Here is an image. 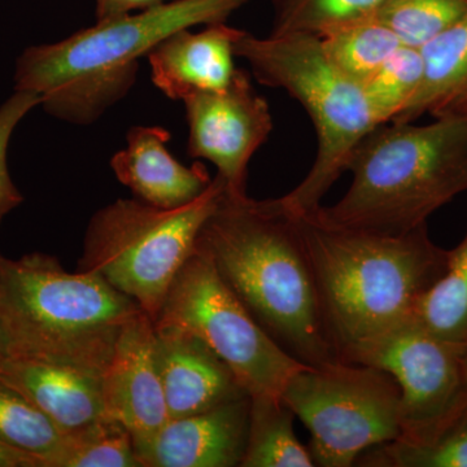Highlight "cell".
<instances>
[{"label": "cell", "instance_id": "83f0119b", "mask_svg": "<svg viewBox=\"0 0 467 467\" xmlns=\"http://www.w3.org/2000/svg\"><path fill=\"white\" fill-rule=\"evenodd\" d=\"M41 104L39 97L32 91H15L0 106V209L14 211L24 202L8 169V147L12 135L24 117Z\"/></svg>", "mask_w": 467, "mask_h": 467}, {"label": "cell", "instance_id": "8992f818", "mask_svg": "<svg viewBox=\"0 0 467 467\" xmlns=\"http://www.w3.org/2000/svg\"><path fill=\"white\" fill-rule=\"evenodd\" d=\"M234 54L250 64L260 84L284 88L299 101L315 125L318 150L309 173L276 199L294 216L313 213L348 171L350 156L362 138L378 126L364 90L334 67L318 36L270 34L257 38L245 32L234 46Z\"/></svg>", "mask_w": 467, "mask_h": 467}, {"label": "cell", "instance_id": "603a6c76", "mask_svg": "<svg viewBox=\"0 0 467 467\" xmlns=\"http://www.w3.org/2000/svg\"><path fill=\"white\" fill-rule=\"evenodd\" d=\"M66 434L23 393L0 380V441L51 467Z\"/></svg>", "mask_w": 467, "mask_h": 467}, {"label": "cell", "instance_id": "9c48e42d", "mask_svg": "<svg viewBox=\"0 0 467 467\" xmlns=\"http://www.w3.org/2000/svg\"><path fill=\"white\" fill-rule=\"evenodd\" d=\"M282 399L308 429L315 466H355L364 451L401 435L400 387L378 368L337 362L301 368Z\"/></svg>", "mask_w": 467, "mask_h": 467}, {"label": "cell", "instance_id": "4fadbf2b", "mask_svg": "<svg viewBox=\"0 0 467 467\" xmlns=\"http://www.w3.org/2000/svg\"><path fill=\"white\" fill-rule=\"evenodd\" d=\"M251 398L169 420L152 441L135 448L140 467L241 466Z\"/></svg>", "mask_w": 467, "mask_h": 467}, {"label": "cell", "instance_id": "cb8c5ba5", "mask_svg": "<svg viewBox=\"0 0 467 467\" xmlns=\"http://www.w3.org/2000/svg\"><path fill=\"white\" fill-rule=\"evenodd\" d=\"M386 0H273L272 36L304 34L318 38L376 17Z\"/></svg>", "mask_w": 467, "mask_h": 467}, {"label": "cell", "instance_id": "9a60e30c", "mask_svg": "<svg viewBox=\"0 0 467 467\" xmlns=\"http://www.w3.org/2000/svg\"><path fill=\"white\" fill-rule=\"evenodd\" d=\"M244 33L226 23L212 24L199 33L177 30L147 57L153 85L171 100L223 90L236 72L234 46Z\"/></svg>", "mask_w": 467, "mask_h": 467}, {"label": "cell", "instance_id": "2e32d148", "mask_svg": "<svg viewBox=\"0 0 467 467\" xmlns=\"http://www.w3.org/2000/svg\"><path fill=\"white\" fill-rule=\"evenodd\" d=\"M171 135L160 126H134L126 135L128 146L110 160L117 180L138 201L152 207L174 209L195 201L212 180L202 162L184 167L168 150Z\"/></svg>", "mask_w": 467, "mask_h": 467}, {"label": "cell", "instance_id": "7a4b0ae2", "mask_svg": "<svg viewBox=\"0 0 467 467\" xmlns=\"http://www.w3.org/2000/svg\"><path fill=\"white\" fill-rule=\"evenodd\" d=\"M196 244L292 358L309 368L340 362L296 221L276 199L233 198L223 192Z\"/></svg>", "mask_w": 467, "mask_h": 467}, {"label": "cell", "instance_id": "ffe728a7", "mask_svg": "<svg viewBox=\"0 0 467 467\" xmlns=\"http://www.w3.org/2000/svg\"><path fill=\"white\" fill-rule=\"evenodd\" d=\"M413 319L441 339L467 346V229L448 251L444 275L418 300Z\"/></svg>", "mask_w": 467, "mask_h": 467}, {"label": "cell", "instance_id": "5bb4252c", "mask_svg": "<svg viewBox=\"0 0 467 467\" xmlns=\"http://www.w3.org/2000/svg\"><path fill=\"white\" fill-rule=\"evenodd\" d=\"M155 331L156 361L169 420L248 396L232 370L201 339L173 328Z\"/></svg>", "mask_w": 467, "mask_h": 467}, {"label": "cell", "instance_id": "4dcf8cb0", "mask_svg": "<svg viewBox=\"0 0 467 467\" xmlns=\"http://www.w3.org/2000/svg\"><path fill=\"white\" fill-rule=\"evenodd\" d=\"M467 116V94L451 109L447 117H463Z\"/></svg>", "mask_w": 467, "mask_h": 467}, {"label": "cell", "instance_id": "d6a6232c", "mask_svg": "<svg viewBox=\"0 0 467 467\" xmlns=\"http://www.w3.org/2000/svg\"><path fill=\"white\" fill-rule=\"evenodd\" d=\"M463 367H465V383H466V395H467V346L465 349V356H463Z\"/></svg>", "mask_w": 467, "mask_h": 467}, {"label": "cell", "instance_id": "f1b7e54d", "mask_svg": "<svg viewBox=\"0 0 467 467\" xmlns=\"http://www.w3.org/2000/svg\"><path fill=\"white\" fill-rule=\"evenodd\" d=\"M167 0H97V21L110 20V18L125 16L133 11L146 9L164 5Z\"/></svg>", "mask_w": 467, "mask_h": 467}, {"label": "cell", "instance_id": "3957f363", "mask_svg": "<svg viewBox=\"0 0 467 467\" xmlns=\"http://www.w3.org/2000/svg\"><path fill=\"white\" fill-rule=\"evenodd\" d=\"M250 0H173L140 14L97 21L64 41L30 46L16 61L15 91L38 95L63 121L90 125L125 98L140 60L177 30L226 23Z\"/></svg>", "mask_w": 467, "mask_h": 467}, {"label": "cell", "instance_id": "e0dca14e", "mask_svg": "<svg viewBox=\"0 0 467 467\" xmlns=\"http://www.w3.org/2000/svg\"><path fill=\"white\" fill-rule=\"evenodd\" d=\"M0 380L41 409L63 434L107 420L97 374L69 365L5 358L0 362Z\"/></svg>", "mask_w": 467, "mask_h": 467}, {"label": "cell", "instance_id": "d6986e66", "mask_svg": "<svg viewBox=\"0 0 467 467\" xmlns=\"http://www.w3.org/2000/svg\"><path fill=\"white\" fill-rule=\"evenodd\" d=\"M295 418L282 396L251 398L241 467H315L308 447L295 434Z\"/></svg>", "mask_w": 467, "mask_h": 467}, {"label": "cell", "instance_id": "7c38bea8", "mask_svg": "<svg viewBox=\"0 0 467 467\" xmlns=\"http://www.w3.org/2000/svg\"><path fill=\"white\" fill-rule=\"evenodd\" d=\"M155 342V322L140 313L122 328L101 376L106 418L130 432L134 450L152 441L169 420Z\"/></svg>", "mask_w": 467, "mask_h": 467}, {"label": "cell", "instance_id": "44dd1931", "mask_svg": "<svg viewBox=\"0 0 467 467\" xmlns=\"http://www.w3.org/2000/svg\"><path fill=\"white\" fill-rule=\"evenodd\" d=\"M362 467H467V404L426 441L401 439L376 445L358 457Z\"/></svg>", "mask_w": 467, "mask_h": 467}, {"label": "cell", "instance_id": "277c9868", "mask_svg": "<svg viewBox=\"0 0 467 467\" xmlns=\"http://www.w3.org/2000/svg\"><path fill=\"white\" fill-rule=\"evenodd\" d=\"M347 171L346 195L315 212L324 223L386 235L425 225L467 192V116L378 125L353 150Z\"/></svg>", "mask_w": 467, "mask_h": 467}, {"label": "cell", "instance_id": "7402d4cb", "mask_svg": "<svg viewBox=\"0 0 467 467\" xmlns=\"http://www.w3.org/2000/svg\"><path fill=\"white\" fill-rule=\"evenodd\" d=\"M321 42L334 67L361 88L402 46L399 36L376 17L335 30L322 36Z\"/></svg>", "mask_w": 467, "mask_h": 467}, {"label": "cell", "instance_id": "6da1fadb", "mask_svg": "<svg viewBox=\"0 0 467 467\" xmlns=\"http://www.w3.org/2000/svg\"><path fill=\"white\" fill-rule=\"evenodd\" d=\"M294 217L340 362L350 364L413 318L418 300L447 269L448 251L432 242L427 223L386 235L328 225L315 212Z\"/></svg>", "mask_w": 467, "mask_h": 467}, {"label": "cell", "instance_id": "f546056e", "mask_svg": "<svg viewBox=\"0 0 467 467\" xmlns=\"http://www.w3.org/2000/svg\"><path fill=\"white\" fill-rule=\"evenodd\" d=\"M0 467H42L30 454L15 450L0 441Z\"/></svg>", "mask_w": 467, "mask_h": 467}, {"label": "cell", "instance_id": "5b68a950", "mask_svg": "<svg viewBox=\"0 0 467 467\" xmlns=\"http://www.w3.org/2000/svg\"><path fill=\"white\" fill-rule=\"evenodd\" d=\"M144 313L90 272L69 273L50 254H0V337L8 358L69 365L103 376L119 333Z\"/></svg>", "mask_w": 467, "mask_h": 467}, {"label": "cell", "instance_id": "ba28073f", "mask_svg": "<svg viewBox=\"0 0 467 467\" xmlns=\"http://www.w3.org/2000/svg\"><path fill=\"white\" fill-rule=\"evenodd\" d=\"M155 327L201 339L250 398L282 396L291 377L309 368L292 358L261 327L198 244L175 275Z\"/></svg>", "mask_w": 467, "mask_h": 467}, {"label": "cell", "instance_id": "d4e9b609", "mask_svg": "<svg viewBox=\"0 0 467 467\" xmlns=\"http://www.w3.org/2000/svg\"><path fill=\"white\" fill-rule=\"evenodd\" d=\"M51 467H140L133 438L121 423L103 420L67 434Z\"/></svg>", "mask_w": 467, "mask_h": 467}, {"label": "cell", "instance_id": "484cf974", "mask_svg": "<svg viewBox=\"0 0 467 467\" xmlns=\"http://www.w3.org/2000/svg\"><path fill=\"white\" fill-rule=\"evenodd\" d=\"M467 14V0H386L376 18L402 45L420 48Z\"/></svg>", "mask_w": 467, "mask_h": 467}, {"label": "cell", "instance_id": "836d02e7", "mask_svg": "<svg viewBox=\"0 0 467 467\" xmlns=\"http://www.w3.org/2000/svg\"><path fill=\"white\" fill-rule=\"evenodd\" d=\"M9 212L5 211V209H0V226H2L3 218L7 216Z\"/></svg>", "mask_w": 467, "mask_h": 467}, {"label": "cell", "instance_id": "1f68e13d", "mask_svg": "<svg viewBox=\"0 0 467 467\" xmlns=\"http://www.w3.org/2000/svg\"><path fill=\"white\" fill-rule=\"evenodd\" d=\"M5 358H8L7 350H5V343H3L2 337H0V362Z\"/></svg>", "mask_w": 467, "mask_h": 467}, {"label": "cell", "instance_id": "52a82bcc", "mask_svg": "<svg viewBox=\"0 0 467 467\" xmlns=\"http://www.w3.org/2000/svg\"><path fill=\"white\" fill-rule=\"evenodd\" d=\"M223 192L216 177L199 198L180 208H156L138 199L112 202L91 218L79 270L106 279L155 322Z\"/></svg>", "mask_w": 467, "mask_h": 467}, {"label": "cell", "instance_id": "8fae6325", "mask_svg": "<svg viewBox=\"0 0 467 467\" xmlns=\"http://www.w3.org/2000/svg\"><path fill=\"white\" fill-rule=\"evenodd\" d=\"M189 122V155L217 168L226 195L247 196L248 165L273 130L269 104L236 69L223 90L196 92L182 100Z\"/></svg>", "mask_w": 467, "mask_h": 467}, {"label": "cell", "instance_id": "30bf717a", "mask_svg": "<svg viewBox=\"0 0 467 467\" xmlns=\"http://www.w3.org/2000/svg\"><path fill=\"white\" fill-rule=\"evenodd\" d=\"M466 346L447 342L413 318L383 335L350 364L387 371L401 392V441H426L467 404Z\"/></svg>", "mask_w": 467, "mask_h": 467}, {"label": "cell", "instance_id": "4316f807", "mask_svg": "<svg viewBox=\"0 0 467 467\" xmlns=\"http://www.w3.org/2000/svg\"><path fill=\"white\" fill-rule=\"evenodd\" d=\"M422 78L420 48L400 46L362 88L378 125L392 121L416 95Z\"/></svg>", "mask_w": 467, "mask_h": 467}, {"label": "cell", "instance_id": "ac0fdd59", "mask_svg": "<svg viewBox=\"0 0 467 467\" xmlns=\"http://www.w3.org/2000/svg\"><path fill=\"white\" fill-rule=\"evenodd\" d=\"M420 50L422 82L407 106L393 117L395 124L414 122L425 113L441 119L467 94V14Z\"/></svg>", "mask_w": 467, "mask_h": 467}]
</instances>
